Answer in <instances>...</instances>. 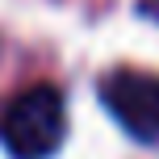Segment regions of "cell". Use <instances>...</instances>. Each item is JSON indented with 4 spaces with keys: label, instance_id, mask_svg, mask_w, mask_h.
<instances>
[{
    "label": "cell",
    "instance_id": "2",
    "mask_svg": "<svg viewBox=\"0 0 159 159\" xmlns=\"http://www.w3.org/2000/svg\"><path fill=\"white\" fill-rule=\"evenodd\" d=\"M101 105L138 143H159V75L121 67L101 80Z\"/></svg>",
    "mask_w": 159,
    "mask_h": 159
},
{
    "label": "cell",
    "instance_id": "1",
    "mask_svg": "<svg viewBox=\"0 0 159 159\" xmlns=\"http://www.w3.org/2000/svg\"><path fill=\"white\" fill-rule=\"evenodd\" d=\"M67 138V105L55 84H34L0 113V143L13 159H50Z\"/></svg>",
    "mask_w": 159,
    "mask_h": 159
}]
</instances>
